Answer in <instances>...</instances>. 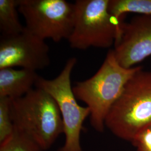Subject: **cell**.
I'll use <instances>...</instances> for the list:
<instances>
[{
  "mask_svg": "<svg viewBox=\"0 0 151 151\" xmlns=\"http://www.w3.org/2000/svg\"><path fill=\"white\" fill-rule=\"evenodd\" d=\"M18 0H0L1 37H12L24 30L18 15Z\"/></svg>",
  "mask_w": 151,
  "mask_h": 151,
  "instance_id": "obj_10",
  "label": "cell"
},
{
  "mask_svg": "<svg viewBox=\"0 0 151 151\" xmlns=\"http://www.w3.org/2000/svg\"><path fill=\"white\" fill-rule=\"evenodd\" d=\"M25 27L38 38L54 42L68 39L75 22V6L65 0H18Z\"/></svg>",
  "mask_w": 151,
  "mask_h": 151,
  "instance_id": "obj_6",
  "label": "cell"
},
{
  "mask_svg": "<svg viewBox=\"0 0 151 151\" xmlns=\"http://www.w3.org/2000/svg\"><path fill=\"white\" fill-rule=\"evenodd\" d=\"M109 0H77L75 22L68 39L72 48H109L119 39L123 18L118 19L109 11Z\"/></svg>",
  "mask_w": 151,
  "mask_h": 151,
  "instance_id": "obj_4",
  "label": "cell"
},
{
  "mask_svg": "<svg viewBox=\"0 0 151 151\" xmlns=\"http://www.w3.org/2000/svg\"><path fill=\"white\" fill-rule=\"evenodd\" d=\"M131 143L137 151H151V125L141 130Z\"/></svg>",
  "mask_w": 151,
  "mask_h": 151,
  "instance_id": "obj_14",
  "label": "cell"
},
{
  "mask_svg": "<svg viewBox=\"0 0 151 151\" xmlns=\"http://www.w3.org/2000/svg\"><path fill=\"white\" fill-rule=\"evenodd\" d=\"M141 67H122L116 60L113 50L110 49L96 73L86 80L76 82L72 87L76 98L89 108L90 124L96 131H104L105 119L111 108L128 81Z\"/></svg>",
  "mask_w": 151,
  "mask_h": 151,
  "instance_id": "obj_1",
  "label": "cell"
},
{
  "mask_svg": "<svg viewBox=\"0 0 151 151\" xmlns=\"http://www.w3.org/2000/svg\"><path fill=\"white\" fill-rule=\"evenodd\" d=\"M0 151H43L29 137L14 128L12 135L0 143Z\"/></svg>",
  "mask_w": 151,
  "mask_h": 151,
  "instance_id": "obj_12",
  "label": "cell"
},
{
  "mask_svg": "<svg viewBox=\"0 0 151 151\" xmlns=\"http://www.w3.org/2000/svg\"><path fill=\"white\" fill-rule=\"evenodd\" d=\"M151 125V70L142 67L127 83L111 108L105 125L114 135L131 142Z\"/></svg>",
  "mask_w": 151,
  "mask_h": 151,
  "instance_id": "obj_3",
  "label": "cell"
},
{
  "mask_svg": "<svg viewBox=\"0 0 151 151\" xmlns=\"http://www.w3.org/2000/svg\"><path fill=\"white\" fill-rule=\"evenodd\" d=\"M77 62L75 57L67 61L59 75L52 80L40 77L35 84L37 88L47 92L57 103L64 126L65 142L58 151H82L81 133L85 120L90 116L88 107L77 103L71 85V73Z\"/></svg>",
  "mask_w": 151,
  "mask_h": 151,
  "instance_id": "obj_5",
  "label": "cell"
},
{
  "mask_svg": "<svg viewBox=\"0 0 151 151\" xmlns=\"http://www.w3.org/2000/svg\"><path fill=\"white\" fill-rule=\"evenodd\" d=\"M114 56L119 65L130 68L151 55V15L137 14L123 22L114 44Z\"/></svg>",
  "mask_w": 151,
  "mask_h": 151,
  "instance_id": "obj_8",
  "label": "cell"
},
{
  "mask_svg": "<svg viewBox=\"0 0 151 151\" xmlns=\"http://www.w3.org/2000/svg\"><path fill=\"white\" fill-rule=\"evenodd\" d=\"M10 100L9 97H0V143L10 137L14 130L11 119Z\"/></svg>",
  "mask_w": 151,
  "mask_h": 151,
  "instance_id": "obj_13",
  "label": "cell"
},
{
  "mask_svg": "<svg viewBox=\"0 0 151 151\" xmlns=\"http://www.w3.org/2000/svg\"><path fill=\"white\" fill-rule=\"evenodd\" d=\"M39 76L36 71L13 68L0 69V97H22L32 91Z\"/></svg>",
  "mask_w": 151,
  "mask_h": 151,
  "instance_id": "obj_9",
  "label": "cell"
},
{
  "mask_svg": "<svg viewBox=\"0 0 151 151\" xmlns=\"http://www.w3.org/2000/svg\"><path fill=\"white\" fill-rule=\"evenodd\" d=\"M109 11L118 19L127 13L151 15V0H109Z\"/></svg>",
  "mask_w": 151,
  "mask_h": 151,
  "instance_id": "obj_11",
  "label": "cell"
},
{
  "mask_svg": "<svg viewBox=\"0 0 151 151\" xmlns=\"http://www.w3.org/2000/svg\"><path fill=\"white\" fill-rule=\"evenodd\" d=\"M10 112L14 128L35 141L43 151L50 149L64 133L57 103L40 88L32 89L22 97L11 99Z\"/></svg>",
  "mask_w": 151,
  "mask_h": 151,
  "instance_id": "obj_2",
  "label": "cell"
},
{
  "mask_svg": "<svg viewBox=\"0 0 151 151\" xmlns=\"http://www.w3.org/2000/svg\"><path fill=\"white\" fill-rule=\"evenodd\" d=\"M50 62L48 45L26 27L18 35L1 37L0 69L19 67L37 72Z\"/></svg>",
  "mask_w": 151,
  "mask_h": 151,
  "instance_id": "obj_7",
  "label": "cell"
}]
</instances>
